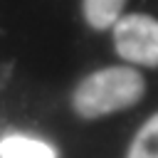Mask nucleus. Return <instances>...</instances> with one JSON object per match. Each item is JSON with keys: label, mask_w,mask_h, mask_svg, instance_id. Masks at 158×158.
<instances>
[{"label": "nucleus", "mask_w": 158, "mask_h": 158, "mask_svg": "<svg viewBox=\"0 0 158 158\" xmlns=\"http://www.w3.org/2000/svg\"><path fill=\"white\" fill-rule=\"evenodd\" d=\"M123 5L126 0H81V12L89 27L106 30L123 17Z\"/></svg>", "instance_id": "nucleus-4"}, {"label": "nucleus", "mask_w": 158, "mask_h": 158, "mask_svg": "<svg viewBox=\"0 0 158 158\" xmlns=\"http://www.w3.org/2000/svg\"><path fill=\"white\" fill-rule=\"evenodd\" d=\"M0 158H57V151L42 138L10 133L0 141Z\"/></svg>", "instance_id": "nucleus-3"}, {"label": "nucleus", "mask_w": 158, "mask_h": 158, "mask_svg": "<svg viewBox=\"0 0 158 158\" xmlns=\"http://www.w3.org/2000/svg\"><path fill=\"white\" fill-rule=\"evenodd\" d=\"M126 158H158V114H153L133 136Z\"/></svg>", "instance_id": "nucleus-5"}, {"label": "nucleus", "mask_w": 158, "mask_h": 158, "mask_svg": "<svg viewBox=\"0 0 158 158\" xmlns=\"http://www.w3.org/2000/svg\"><path fill=\"white\" fill-rule=\"evenodd\" d=\"M146 94V79L133 67H106L84 77L72 91V109L81 118H101L136 106Z\"/></svg>", "instance_id": "nucleus-1"}, {"label": "nucleus", "mask_w": 158, "mask_h": 158, "mask_svg": "<svg viewBox=\"0 0 158 158\" xmlns=\"http://www.w3.org/2000/svg\"><path fill=\"white\" fill-rule=\"evenodd\" d=\"M114 47L131 64L158 67V20L143 12L123 15L114 25Z\"/></svg>", "instance_id": "nucleus-2"}]
</instances>
